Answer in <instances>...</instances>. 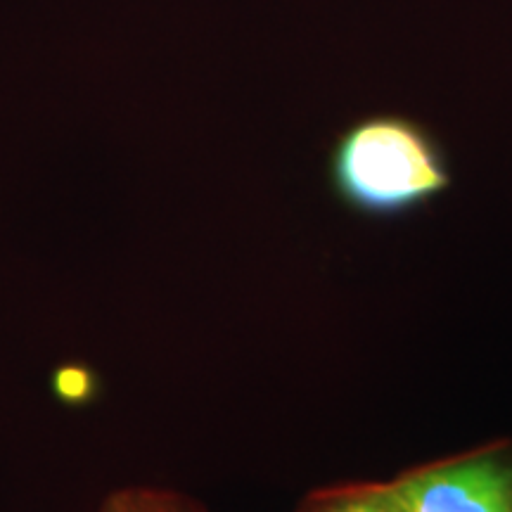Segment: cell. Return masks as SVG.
<instances>
[{"label": "cell", "mask_w": 512, "mask_h": 512, "mask_svg": "<svg viewBox=\"0 0 512 512\" xmlns=\"http://www.w3.org/2000/svg\"><path fill=\"white\" fill-rule=\"evenodd\" d=\"M55 394L60 396L64 403H83L91 399L93 392V375L88 373L86 368H62L60 373L55 375Z\"/></svg>", "instance_id": "obj_5"}, {"label": "cell", "mask_w": 512, "mask_h": 512, "mask_svg": "<svg viewBox=\"0 0 512 512\" xmlns=\"http://www.w3.org/2000/svg\"><path fill=\"white\" fill-rule=\"evenodd\" d=\"M98 512H207L195 498L164 486L133 484L114 489L100 503Z\"/></svg>", "instance_id": "obj_4"}, {"label": "cell", "mask_w": 512, "mask_h": 512, "mask_svg": "<svg viewBox=\"0 0 512 512\" xmlns=\"http://www.w3.org/2000/svg\"><path fill=\"white\" fill-rule=\"evenodd\" d=\"M328 181L344 207L370 219L408 216L451 188L446 147L406 114H370L330 147Z\"/></svg>", "instance_id": "obj_1"}, {"label": "cell", "mask_w": 512, "mask_h": 512, "mask_svg": "<svg viewBox=\"0 0 512 512\" xmlns=\"http://www.w3.org/2000/svg\"><path fill=\"white\" fill-rule=\"evenodd\" d=\"M384 484L401 512H512V441L415 465Z\"/></svg>", "instance_id": "obj_2"}, {"label": "cell", "mask_w": 512, "mask_h": 512, "mask_svg": "<svg viewBox=\"0 0 512 512\" xmlns=\"http://www.w3.org/2000/svg\"><path fill=\"white\" fill-rule=\"evenodd\" d=\"M297 512H401L384 482L332 484L311 491Z\"/></svg>", "instance_id": "obj_3"}]
</instances>
